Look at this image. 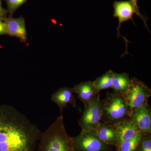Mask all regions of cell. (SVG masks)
Masks as SVG:
<instances>
[{"instance_id":"obj_2","label":"cell","mask_w":151,"mask_h":151,"mask_svg":"<svg viewBox=\"0 0 151 151\" xmlns=\"http://www.w3.org/2000/svg\"><path fill=\"white\" fill-rule=\"evenodd\" d=\"M39 142V151H74L72 137L68 134L60 115L41 133Z\"/></svg>"},{"instance_id":"obj_9","label":"cell","mask_w":151,"mask_h":151,"mask_svg":"<svg viewBox=\"0 0 151 151\" xmlns=\"http://www.w3.org/2000/svg\"><path fill=\"white\" fill-rule=\"evenodd\" d=\"M75 93L73 87H63L52 94V101L58 106L60 116H63V110L67 107L68 104H70L73 108L76 107V100L74 95Z\"/></svg>"},{"instance_id":"obj_12","label":"cell","mask_w":151,"mask_h":151,"mask_svg":"<svg viewBox=\"0 0 151 151\" xmlns=\"http://www.w3.org/2000/svg\"><path fill=\"white\" fill-rule=\"evenodd\" d=\"M94 130L97 137L103 142L110 145L116 146L117 136L114 126L100 122Z\"/></svg>"},{"instance_id":"obj_17","label":"cell","mask_w":151,"mask_h":151,"mask_svg":"<svg viewBox=\"0 0 151 151\" xmlns=\"http://www.w3.org/2000/svg\"><path fill=\"white\" fill-rule=\"evenodd\" d=\"M134 151H151V135L142 136Z\"/></svg>"},{"instance_id":"obj_19","label":"cell","mask_w":151,"mask_h":151,"mask_svg":"<svg viewBox=\"0 0 151 151\" xmlns=\"http://www.w3.org/2000/svg\"><path fill=\"white\" fill-rule=\"evenodd\" d=\"M131 1V2L133 4V6H134V7L136 10V12H137V15L138 16V17H139L142 19V20L143 22L145 23V24L146 26L147 27V24H146V18L145 17L143 16L142 14H141L140 12L139 9V7L137 5V1L138 0H130ZM148 28V27H147Z\"/></svg>"},{"instance_id":"obj_11","label":"cell","mask_w":151,"mask_h":151,"mask_svg":"<svg viewBox=\"0 0 151 151\" xmlns=\"http://www.w3.org/2000/svg\"><path fill=\"white\" fill-rule=\"evenodd\" d=\"M8 35L25 41L27 38L26 28L24 19L22 17L10 18L5 19Z\"/></svg>"},{"instance_id":"obj_5","label":"cell","mask_w":151,"mask_h":151,"mask_svg":"<svg viewBox=\"0 0 151 151\" xmlns=\"http://www.w3.org/2000/svg\"><path fill=\"white\" fill-rule=\"evenodd\" d=\"M84 105V112L78 120V125L82 131L94 130L101 122L102 118L103 103L100 94H97Z\"/></svg>"},{"instance_id":"obj_10","label":"cell","mask_w":151,"mask_h":151,"mask_svg":"<svg viewBox=\"0 0 151 151\" xmlns=\"http://www.w3.org/2000/svg\"><path fill=\"white\" fill-rule=\"evenodd\" d=\"M117 136V143L115 147H118L125 141L130 139L140 132L136 125L130 120L121 122L114 126Z\"/></svg>"},{"instance_id":"obj_20","label":"cell","mask_w":151,"mask_h":151,"mask_svg":"<svg viewBox=\"0 0 151 151\" xmlns=\"http://www.w3.org/2000/svg\"><path fill=\"white\" fill-rule=\"evenodd\" d=\"M8 35L7 30L4 22L0 19V35Z\"/></svg>"},{"instance_id":"obj_13","label":"cell","mask_w":151,"mask_h":151,"mask_svg":"<svg viewBox=\"0 0 151 151\" xmlns=\"http://www.w3.org/2000/svg\"><path fill=\"white\" fill-rule=\"evenodd\" d=\"M77 98L84 103L91 100L98 94L93 84V81H87L76 84L73 87Z\"/></svg>"},{"instance_id":"obj_21","label":"cell","mask_w":151,"mask_h":151,"mask_svg":"<svg viewBox=\"0 0 151 151\" xmlns=\"http://www.w3.org/2000/svg\"><path fill=\"white\" fill-rule=\"evenodd\" d=\"M6 12L4 9L1 6V3L0 0V19H2L4 18L6 15Z\"/></svg>"},{"instance_id":"obj_14","label":"cell","mask_w":151,"mask_h":151,"mask_svg":"<svg viewBox=\"0 0 151 151\" xmlns=\"http://www.w3.org/2000/svg\"><path fill=\"white\" fill-rule=\"evenodd\" d=\"M131 83L128 73H116L113 72V83L111 88L113 93L116 94L123 95L128 91Z\"/></svg>"},{"instance_id":"obj_16","label":"cell","mask_w":151,"mask_h":151,"mask_svg":"<svg viewBox=\"0 0 151 151\" xmlns=\"http://www.w3.org/2000/svg\"><path fill=\"white\" fill-rule=\"evenodd\" d=\"M142 137V134L139 132L134 137L123 142L116 147L115 151H134Z\"/></svg>"},{"instance_id":"obj_1","label":"cell","mask_w":151,"mask_h":151,"mask_svg":"<svg viewBox=\"0 0 151 151\" xmlns=\"http://www.w3.org/2000/svg\"><path fill=\"white\" fill-rule=\"evenodd\" d=\"M41 134L16 109L0 105V151H35Z\"/></svg>"},{"instance_id":"obj_6","label":"cell","mask_w":151,"mask_h":151,"mask_svg":"<svg viewBox=\"0 0 151 151\" xmlns=\"http://www.w3.org/2000/svg\"><path fill=\"white\" fill-rule=\"evenodd\" d=\"M74 151H115L114 146L103 142L94 130L82 131L78 136L72 137Z\"/></svg>"},{"instance_id":"obj_7","label":"cell","mask_w":151,"mask_h":151,"mask_svg":"<svg viewBox=\"0 0 151 151\" xmlns=\"http://www.w3.org/2000/svg\"><path fill=\"white\" fill-rule=\"evenodd\" d=\"M130 120L136 125L142 136L151 134V110L148 103L135 110Z\"/></svg>"},{"instance_id":"obj_3","label":"cell","mask_w":151,"mask_h":151,"mask_svg":"<svg viewBox=\"0 0 151 151\" xmlns=\"http://www.w3.org/2000/svg\"><path fill=\"white\" fill-rule=\"evenodd\" d=\"M103 103L101 121L115 126L130 120V114L124 96L107 92Z\"/></svg>"},{"instance_id":"obj_8","label":"cell","mask_w":151,"mask_h":151,"mask_svg":"<svg viewBox=\"0 0 151 151\" xmlns=\"http://www.w3.org/2000/svg\"><path fill=\"white\" fill-rule=\"evenodd\" d=\"M113 17L119 20V24L117 30L118 37H120V29L122 23L132 20L134 14H137L136 10L130 0L127 1H115L113 3Z\"/></svg>"},{"instance_id":"obj_15","label":"cell","mask_w":151,"mask_h":151,"mask_svg":"<svg viewBox=\"0 0 151 151\" xmlns=\"http://www.w3.org/2000/svg\"><path fill=\"white\" fill-rule=\"evenodd\" d=\"M113 70H108L93 81L95 89L98 93L103 89L111 88L113 83Z\"/></svg>"},{"instance_id":"obj_4","label":"cell","mask_w":151,"mask_h":151,"mask_svg":"<svg viewBox=\"0 0 151 151\" xmlns=\"http://www.w3.org/2000/svg\"><path fill=\"white\" fill-rule=\"evenodd\" d=\"M151 95V89L144 82L134 77L131 78L129 87L123 95L128 106L130 116L135 110L148 103Z\"/></svg>"},{"instance_id":"obj_18","label":"cell","mask_w":151,"mask_h":151,"mask_svg":"<svg viewBox=\"0 0 151 151\" xmlns=\"http://www.w3.org/2000/svg\"><path fill=\"white\" fill-rule=\"evenodd\" d=\"M26 0H8L9 7L11 10H14L23 4Z\"/></svg>"}]
</instances>
